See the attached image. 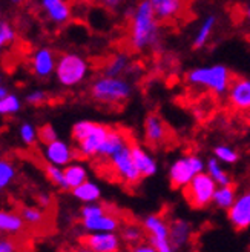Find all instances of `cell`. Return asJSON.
Segmentation results:
<instances>
[{
	"mask_svg": "<svg viewBox=\"0 0 250 252\" xmlns=\"http://www.w3.org/2000/svg\"><path fill=\"white\" fill-rule=\"evenodd\" d=\"M58 138V134L56 131V128L51 125V123H46L43 126H40L39 128V140L46 145V143H51L54 140H57Z\"/></svg>",
	"mask_w": 250,
	"mask_h": 252,
	"instance_id": "obj_38",
	"label": "cell"
},
{
	"mask_svg": "<svg viewBox=\"0 0 250 252\" xmlns=\"http://www.w3.org/2000/svg\"><path fill=\"white\" fill-rule=\"evenodd\" d=\"M232 80L233 77L230 69L222 63L195 66L186 72L187 85L196 88V90L209 91L218 97L227 94Z\"/></svg>",
	"mask_w": 250,
	"mask_h": 252,
	"instance_id": "obj_2",
	"label": "cell"
},
{
	"mask_svg": "<svg viewBox=\"0 0 250 252\" xmlns=\"http://www.w3.org/2000/svg\"><path fill=\"white\" fill-rule=\"evenodd\" d=\"M82 220V228L87 232H117L120 229V220L115 214L105 212L100 214L97 217L91 219H80Z\"/></svg>",
	"mask_w": 250,
	"mask_h": 252,
	"instance_id": "obj_16",
	"label": "cell"
},
{
	"mask_svg": "<svg viewBox=\"0 0 250 252\" xmlns=\"http://www.w3.org/2000/svg\"><path fill=\"white\" fill-rule=\"evenodd\" d=\"M19 137L27 146H32L37 143V140H39V129H37L34 125L25 122L19 128Z\"/></svg>",
	"mask_w": 250,
	"mask_h": 252,
	"instance_id": "obj_35",
	"label": "cell"
},
{
	"mask_svg": "<svg viewBox=\"0 0 250 252\" xmlns=\"http://www.w3.org/2000/svg\"><path fill=\"white\" fill-rule=\"evenodd\" d=\"M0 252H19L17 243L8 237H0Z\"/></svg>",
	"mask_w": 250,
	"mask_h": 252,
	"instance_id": "obj_40",
	"label": "cell"
},
{
	"mask_svg": "<svg viewBox=\"0 0 250 252\" xmlns=\"http://www.w3.org/2000/svg\"><path fill=\"white\" fill-rule=\"evenodd\" d=\"M109 163L115 175L126 185H137L141 182V174L137 169L135 161L132 158L131 143H128L124 148H121L118 153H115L109 158Z\"/></svg>",
	"mask_w": 250,
	"mask_h": 252,
	"instance_id": "obj_9",
	"label": "cell"
},
{
	"mask_svg": "<svg viewBox=\"0 0 250 252\" xmlns=\"http://www.w3.org/2000/svg\"><path fill=\"white\" fill-rule=\"evenodd\" d=\"M89 93L95 102L115 106L128 102L132 97L134 86L131 80L124 77H111L103 74L91 83Z\"/></svg>",
	"mask_w": 250,
	"mask_h": 252,
	"instance_id": "obj_4",
	"label": "cell"
},
{
	"mask_svg": "<svg viewBox=\"0 0 250 252\" xmlns=\"http://www.w3.org/2000/svg\"><path fill=\"white\" fill-rule=\"evenodd\" d=\"M108 212V208L102 203H84L80 209V219H91V217H97L100 214Z\"/></svg>",
	"mask_w": 250,
	"mask_h": 252,
	"instance_id": "obj_37",
	"label": "cell"
},
{
	"mask_svg": "<svg viewBox=\"0 0 250 252\" xmlns=\"http://www.w3.org/2000/svg\"><path fill=\"white\" fill-rule=\"evenodd\" d=\"M31 71L34 72L35 77L39 79H48L56 72V65H57V57L53 49L49 48H39L35 49L31 56Z\"/></svg>",
	"mask_w": 250,
	"mask_h": 252,
	"instance_id": "obj_14",
	"label": "cell"
},
{
	"mask_svg": "<svg viewBox=\"0 0 250 252\" xmlns=\"http://www.w3.org/2000/svg\"><path fill=\"white\" fill-rule=\"evenodd\" d=\"M37 203H39L40 208H48L49 205H51V195L46 194V192H42L37 195Z\"/></svg>",
	"mask_w": 250,
	"mask_h": 252,
	"instance_id": "obj_42",
	"label": "cell"
},
{
	"mask_svg": "<svg viewBox=\"0 0 250 252\" xmlns=\"http://www.w3.org/2000/svg\"><path fill=\"white\" fill-rule=\"evenodd\" d=\"M43 158L46 160V163L65 168L76 158V151L68 142L57 138L51 143L43 145Z\"/></svg>",
	"mask_w": 250,
	"mask_h": 252,
	"instance_id": "obj_11",
	"label": "cell"
},
{
	"mask_svg": "<svg viewBox=\"0 0 250 252\" xmlns=\"http://www.w3.org/2000/svg\"><path fill=\"white\" fill-rule=\"evenodd\" d=\"M16 179V166L6 158H0V191L6 189Z\"/></svg>",
	"mask_w": 250,
	"mask_h": 252,
	"instance_id": "obj_31",
	"label": "cell"
},
{
	"mask_svg": "<svg viewBox=\"0 0 250 252\" xmlns=\"http://www.w3.org/2000/svg\"><path fill=\"white\" fill-rule=\"evenodd\" d=\"M236 197H238V194H236V188L233 186V183L226 185V186H218L214 194L212 205L221 211H229L232 205L235 203Z\"/></svg>",
	"mask_w": 250,
	"mask_h": 252,
	"instance_id": "obj_26",
	"label": "cell"
},
{
	"mask_svg": "<svg viewBox=\"0 0 250 252\" xmlns=\"http://www.w3.org/2000/svg\"><path fill=\"white\" fill-rule=\"evenodd\" d=\"M45 174L48 180L53 185H56L60 189H66V182H65V171L61 166L57 165H51V163H46L45 166Z\"/></svg>",
	"mask_w": 250,
	"mask_h": 252,
	"instance_id": "obj_33",
	"label": "cell"
},
{
	"mask_svg": "<svg viewBox=\"0 0 250 252\" xmlns=\"http://www.w3.org/2000/svg\"><path fill=\"white\" fill-rule=\"evenodd\" d=\"M183 0H158L154 3V8L160 22H163L177 17L183 9Z\"/></svg>",
	"mask_w": 250,
	"mask_h": 252,
	"instance_id": "obj_27",
	"label": "cell"
},
{
	"mask_svg": "<svg viewBox=\"0 0 250 252\" xmlns=\"http://www.w3.org/2000/svg\"><path fill=\"white\" fill-rule=\"evenodd\" d=\"M217 22H218L217 14H207L201 20V23H199V27L195 31L194 39H192V48L194 49H203L209 43L212 34H214V31H215Z\"/></svg>",
	"mask_w": 250,
	"mask_h": 252,
	"instance_id": "obj_20",
	"label": "cell"
},
{
	"mask_svg": "<svg viewBox=\"0 0 250 252\" xmlns=\"http://www.w3.org/2000/svg\"><path fill=\"white\" fill-rule=\"evenodd\" d=\"M226 97L235 111L247 112L250 109V77H235Z\"/></svg>",
	"mask_w": 250,
	"mask_h": 252,
	"instance_id": "obj_10",
	"label": "cell"
},
{
	"mask_svg": "<svg viewBox=\"0 0 250 252\" xmlns=\"http://www.w3.org/2000/svg\"><path fill=\"white\" fill-rule=\"evenodd\" d=\"M214 157L218 158L222 165H235L240 160L238 151L229 145H217L214 148Z\"/></svg>",
	"mask_w": 250,
	"mask_h": 252,
	"instance_id": "obj_29",
	"label": "cell"
},
{
	"mask_svg": "<svg viewBox=\"0 0 250 252\" xmlns=\"http://www.w3.org/2000/svg\"><path fill=\"white\" fill-rule=\"evenodd\" d=\"M20 216L23 217L25 223H28L31 226H39L46 219L43 208H37V206H25V208H22Z\"/></svg>",
	"mask_w": 250,
	"mask_h": 252,
	"instance_id": "obj_32",
	"label": "cell"
},
{
	"mask_svg": "<svg viewBox=\"0 0 250 252\" xmlns=\"http://www.w3.org/2000/svg\"><path fill=\"white\" fill-rule=\"evenodd\" d=\"M25 102H27L28 105H31V106H40V105L48 102V94L45 91H42V90H34V91L27 94V97H25Z\"/></svg>",
	"mask_w": 250,
	"mask_h": 252,
	"instance_id": "obj_39",
	"label": "cell"
},
{
	"mask_svg": "<svg viewBox=\"0 0 250 252\" xmlns=\"http://www.w3.org/2000/svg\"><path fill=\"white\" fill-rule=\"evenodd\" d=\"M206 171V160L196 154H184L177 157L167 169V179L173 189H183L196 174Z\"/></svg>",
	"mask_w": 250,
	"mask_h": 252,
	"instance_id": "obj_6",
	"label": "cell"
},
{
	"mask_svg": "<svg viewBox=\"0 0 250 252\" xmlns=\"http://www.w3.org/2000/svg\"><path fill=\"white\" fill-rule=\"evenodd\" d=\"M151 2H152V5H154L155 2H158V0H151Z\"/></svg>",
	"mask_w": 250,
	"mask_h": 252,
	"instance_id": "obj_49",
	"label": "cell"
},
{
	"mask_svg": "<svg viewBox=\"0 0 250 252\" xmlns=\"http://www.w3.org/2000/svg\"><path fill=\"white\" fill-rule=\"evenodd\" d=\"M129 43L135 51L161 48L160 19L155 14V8L151 0H141L132 9Z\"/></svg>",
	"mask_w": 250,
	"mask_h": 252,
	"instance_id": "obj_1",
	"label": "cell"
},
{
	"mask_svg": "<svg viewBox=\"0 0 250 252\" xmlns=\"http://www.w3.org/2000/svg\"><path fill=\"white\" fill-rule=\"evenodd\" d=\"M169 237H170V242L175 249L186 246L192 237V224L184 219H177V220L170 221L169 223Z\"/></svg>",
	"mask_w": 250,
	"mask_h": 252,
	"instance_id": "obj_19",
	"label": "cell"
},
{
	"mask_svg": "<svg viewBox=\"0 0 250 252\" xmlns=\"http://www.w3.org/2000/svg\"><path fill=\"white\" fill-rule=\"evenodd\" d=\"M131 252H157V249H155V246H154L151 242H149V243H146V242H140L139 245L132 246Z\"/></svg>",
	"mask_w": 250,
	"mask_h": 252,
	"instance_id": "obj_41",
	"label": "cell"
},
{
	"mask_svg": "<svg viewBox=\"0 0 250 252\" xmlns=\"http://www.w3.org/2000/svg\"><path fill=\"white\" fill-rule=\"evenodd\" d=\"M72 195L82 203H95V201L102 198V188L95 182L87 179L86 182L72 189Z\"/></svg>",
	"mask_w": 250,
	"mask_h": 252,
	"instance_id": "obj_25",
	"label": "cell"
},
{
	"mask_svg": "<svg viewBox=\"0 0 250 252\" xmlns=\"http://www.w3.org/2000/svg\"><path fill=\"white\" fill-rule=\"evenodd\" d=\"M9 93H8V90H6V86H3L2 83H0V98H3V97H6Z\"/></svg>",
	"mask_w": 250,
	"mask_h": 252,
	"instance_id": "obj_45",
	"label": "cell"
},
{
	"mask_svg": "<svg viewBox=\"0 0 250 252\" xmlns=\"http://www.w3.org/2000/svg\"><path fill=\"white\" fill-rule=\"evenodd\" d=\"M206 172L215 180V183L218 186L232 185L230 174L227 172V169H224L222 163L215 157H210L209 160H206Z\"/></svg>",
	"mask_w": 250,
	"mask_h": 252,
	"instance_id": "obj_28",
	"label": "cell"
},
{
	"mask_svg": "<svg viewBox=\"0 0 250 252\" xmlns=\"http://www.w3.org/2000/svg\"><path fill=\"white\" fill-rule=\"evenodd\" d=\"M22 108L20 98L16 94H8L6 97L0 98V116H11L19 112Z\"/></svg>",
	"mask_w": 250,
	"mask_h": 252,
	"instance_id": "obj_34",
	"label": "cell"
},
{
	"mask_svg": "<svg viewBox=\"0 0 250 252\" xmlns=\"http://www.w3.org/2000/svg\"><path fill=\"white\" fill-rule=\"evenodd\" d=\"M131 71V59L124 53H117L112 56L103 68L105 75H111V77H123L124 74Z\"/></svg>",
	"mask_w": 250,
	"mask_h": 252,
	"instance_id": "obj_24",
	"label": "cell"
},
{
	"mask_svg": "<svg viewBox=\"0 0 250 252\" xmlns=\"http://www.w3.org/2000/svg\"><path fill=\"white\" fill-rule=\"evenodd\" d=\"M65 171V182H66V191H72L74 188H77L83 182L87 180V168L80 161H71L69 165L63 168Z\"/></svg>",
	"mask_w": 250,
	"mask_h": 252,
	"instance_id": "obj_23",
	"label": "cell"
},
{
	"mask_svg": "<svg viewBox=\"0 0 250 252\" xmlns=\"http://www.w3.org/2000/svg\"><path fill=\"white\" fill-rule=\"evenodd\" d=\"M143 231L144 228L139 224H126L123 226L121 229V240L124 243H128L131 246L139 245L140 242H143Z\"/></svg>",
	"mask_w": 250,
	"mask_h": 252,
	"instance_id": "obj_30",
	"label": "cell"
},
{
	"mask_svg": "<svg viewBox=\"0 0 250 252\" xmlns=\"http://www.w3.org/2000/svg\"><path fill=\"white\" fill-rule=\"evenodd\" d=\"M0 83H2V77H0Z\"/></svg>",
	"mask_w": 250,
	"mask_h": 252,
	"instance_id": "obj_50",
	"label": "cell"
},
{
	"mask_svg": "<svg viewBox=\"0 0 250 252\" xmlns=\"http://www.w3.org/2000/svg\"><path fill=\"white\" fill-rule=\"evenodd\" d=\"M227 219L236 231L250 228V189L236 197L235 203L227 211Z\"/></svg>",
	"mask_w": 250,
	"mask_h": 252,
	"instance_id": "obj_12",
	"label": "cell"
},
{
	"mask_svg": "<svg viewBox=\"0 0 250 252\" xmlns=\"http://www.w3.org/2000/svg\"><path fill=\"white\" fill-rule=\"evenodd\" d=\"M121 237L117 232H87L83 245L94 252H120Z\"/></svg>",
	"mask_w": 250,
	"mask_h": 252,
	"instance_id": "obj_13",
	"label": "cell"
},
{
	"mask_svg": "<svg viewBox=\"0 0 250 252\" xmlns=\"http://www.w3.org/2000/svg\"><path fill=\"white\" fill-rule=\"evenodd\" d=\"M143 228L149 234V242L155 246L157 252H175L169 237V223L163 217L158 214H149L143 219Z\"/></svg>",
	"mask_w": 250,
	"mask_h": 252,
	"instance_id": "obj_8",
	"label": "cell"
},
{
	"mask_svg": "<svg viewBox=\"0 0 250 252\" xmlns=\"http://www.w3.org/2000/svg\"><path fill=\"white\" fill-rule=\"evenodd\" d=\"M218 185L210 175L204 171L196 174L195 177L183 188V195L187 205L194 209H206L214 201V194Z\"/></svg>",
	"mask_w": 250,
	"mask_h": 252,
	"instance_id": "obj_7",
	"label": "cell"
},
{
	"mask_svg": "<svg viewBox=\"0 0 250 252\" xmlns=\"http://www.w3.org/2000/svg\"><path fill=\"white\" fill-rule=\"evenodd\" d=\"M16 40V31L6 22H0V51Z\"/></svg>",
	"mask_w": 250,
	"mask_h": 252,
	"instance_id": "obj_36",
	"label": "cell"
},
{
	"mask_svg": "<svg viewBox=\"0 0 250 252\" xmlns=\"http://www.w3.org/2000/svg\"><path fill=\"white\" fill-rule=\"evenodd\" d=\"M244 14H246V19H247V20H250V3L246 6V9H244Z\"/></svg>",
	"mask_w": 250,
	"mask_h": 252,
	"instance_id": "obj_46",
	"label": "cell"
},
{
	"mask_svg": "<svg viewBox=\"0 0 250 252\" xmlns=\"http://www.w3.org/2000/svg\"><path fill=\"white\" fill-rule=\"evenodd\" d=\"M46 17L56 25H63L71 19V8L66 0H40Z\"/></svg>",
	"mask_w": 250,
	"mask_h": 252,
	"instance_id": "obj_18",
	"label": "cell"
},
{
	"mask_svg": "<svg viewBox=\"0 0 250 252\" xmlns=\"http://www.w3.org/2000/svg\"><path fill=\"white\" fill-rule=\"evenodd\" d=\"M131 151H132V158L135 161V166L140 171L143 179H149L157 175L158 161L144 146H141L140 143H131Z\"/></svg>",
	"mask_w": 250,
	"mask_h": 252,
	"instance_id": "obj_15",
	"label": "cell"
},
{
	"mask_svg": "<svg viewBox=\"0 0 250 252\" xmlns=\"http://www.w3.org/2000/svg\"><path fill=\"white\" fill-rule=\"evenodd\" d=\"M61 252H94V251H91L87 246H77V248H66V249H63Z\"/></svg>",
	"mask_w": 250,
	"mask_h": 252,
	"instance_id": "obj_44",
	"label": "cell"
},
{
	"mask_svg": "<svg viewBox=\"0 0 250 252\" xmlns=\"http://www.w3.org/2000/svg\"><path fill=\"white\" fill-rule=\"evenodd\" d=\"M103 2V5L105 6H108L109 9H115V8H118L124 0H102Z\"/></svg>",
	"mask_w": 250,
	"mask_h": 252,
	"instance_id": "obj_43",
	"label": "cell"
},
{
	"mask_svg": "<svg viewBox=\"0 0 250 252\" xmlns=\"http://www.w3.org/2000/svg\"><path fill=\"white\" fill-rule=\"evenodd\" d=\"M246 122H247V125L250 126V109L247 111V116H246Z\"/></svg>",
	"mask_w": 250,
	"mask_h": 252,
	"instance_id": "obj_47",
	"label": "cell"
},
{
	"mask_svg": "<svg viewBox=\"0 0 250 252\" xmlns=\"http://www.w3.org/2000/svg\"><path fill=\"white\" fill-rule=\"evenodd\" d=\"M25 229V220L14 211L0 209V234L17 235Z\"/></svg>",
	"mask_w": 250,
	"mask_h": 252,
	"instance_id": "obj_21",
	"label": "cell"
},
{
	"mask_svg": "<svg viewBox=\"0 0 250 252\" xmlns=\"http://www.w3.org/2000/svg\"><path fill=\"white\" fill-rule=\"evenodd\" d=\"M111 128L106 125L92 120H79L72 126V140L77 145V153L84 158H94L100 156Z\"/></svg>",
	"mask_w": 250,
	"mask_h": 252,
	"instance_id": "obj_3",
	"label": "cell"
},
{
	"mask_svg": "<svg viewBox=\"0 0 250 252\" xmlns=\"http://www.w3.org/2000/svg\"><path fill=\"white\" fill-rule=\"evenodd\" d=\"M128 143H131V142L128 140L126 134L118 131V129H112L111 128L102 149H100V156L98 157H103V158L109 160L112 156H114L115 153H118V151L126 146Z\"/></svg>",
	"mask_w": 250,
	"mask_h": 252,
	"instance_id": "obj_22",
	"label": "cell"
},
{
	"mask_svg": "<svg viewBox=\"0 0 250 252\" xmlns=\"http://www.w3.org/2000/svg\"><path fill=\"white\" fill-rule=\"evenodd\" d=\"M91 66L83 56L77 53H63L57 59L56 65V79L65 88H74L82 85L89 77Z\"/></svg>",
	"mask_w": 250,
	"mask_h": 252,
	"instance_id": "obj_5",
	"label": "cell"
},
{
	"mask_svg": "<svg viewBox=\"0 0 250 252\" xmlns=\"http://www.w3.org/2000/svg\"><path fill=\"white\" fill-rule=\"evenodd\" d=\"M144 138L149 145L158 146L167 138V128L158 114H149L144 119Z\"/></svg>",
	"mask_w": 250,
	"mask_h": 252,
	"instance_id": "obj_17",
	"label": "cell"
},
{
	"mask_svg": "<svg viewBox=\"0 0 250 252\" xmlns=\"http://www.w3.org/2000/svg\"><path fill=\"white\" fill-rule=\"evenodd\" d=\"M11 2L14 3V5H20V3L23 2V0H11Z\"/></svg>",
	"mask_w": 250,
	"mask_h": 252,
	"instance_id": "obj_48",
	"label": "cell"
}]
</instances>
